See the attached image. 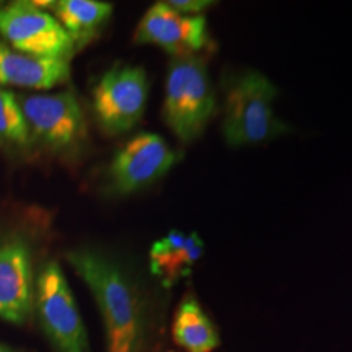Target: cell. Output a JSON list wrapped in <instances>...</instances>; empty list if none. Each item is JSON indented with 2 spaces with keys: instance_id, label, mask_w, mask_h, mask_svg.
Returning a JSON list of instances; mask_svg holds the SVG:
<instances>
[{
  "instance_id": "9a60e30c",
  "label": "cell",
  "mask_w": 352,
  "mask_h": 352,
  "mask_svg": "<svg viewBox=\"0 0 352 352\" xmlns=\"http://www.w3.org/2000/svg\"><path fill=\"white\" fill-rule=\"evenodd\" d=\"M0 144L25 148L32 144L16 95L0 87Z\"/></svg>"
},
{
  "instance_id": "5bb4252c",
  "label": "cell",
  "mask_w": 352,
  "mask_h": 352,
  "mask_svg": "<svg viewBox=\"0 0 352 352\" xmlns=\"http://www.w3.org/2000/svg\"><path fill=\"white\" fill-rule=\"evenodd\" d=\"M56 20L72 39L76 51L87 46L113 15V6L100 0H59L52 2Z\"/></svg>"
},
{
  "instance_id": "5b68a950",
  "label": "cell",
  "mask_w": 352,
  "mask_h": 352,
  "mask_svg": "<svg viewBox=\"0 0 352 352\" xmlns=\"http://www.w3.org/2000/svg\"><path fill=\"white\" fill-rule=\"evenodd\" d=\"M30 140L57 153L77 151L87 139V121L72 90L16 95Z\"/></svg>"
},
{
  "instance_id": "e0dca14e",
  "label": "cell",
  "mask_w": 352,
  "mask_h": 352,
  "mask_svg": "<svg viewBox=\"0 0 352 352\" xmlns=\"http://www.w3.org/2000/svg\"><path fill=\"white\" fill-rule=\"evenodd\" d=\"M0 352H15L12 349V347H8L7 344H3V342H0Z\"/></svg>"
},
{
  "instance_id": "ba28073f",
  "label": "cell",
  "mask_w": 352,
  "mask_h": 352,
  "mask_svg": "<svg viewBox=\"0 0 352 352\" xmlns=\"http://www.w3.org/2000/svg\"><path fill=\"white\" fill-rule=\"evenodd\" d=\"M179 153L153 132H140L114 153L107 170L109 191L127 196L148 188L179 162Z\"/></svg>"
},
{
  "instance_id": "9c48e42d",
  "label": "cell",
  "mask_w": 352,
  "mask_h": 352,
  "mask_svg": "<svg viewBox=\"0 0 352 352\" xmlns=\"http://www.w3.org/2000/svg\"><path fill=\"white\" fill-rule=\"evenodd\" d=\"M134 43L152 44L171 57L201 56L214 46L204 15H183L166 2L153 3L144 13L134 32Z\"/></svg>"
},
{
  "instance_id": "8992f818",
  "label": "cell",
  "mask_w": 352,
  "mask_h": 352,
  "mask_svg": "<svg viewBox=\"0 0 352 352\" xmlns=\"http://www.w3.org/2000/svg\"><path fill=\"white\" fill-rule=\"evenodd\" d=\"M147 74L138 65L114 64L94 88V114L108 135L126 134L142 120L148 100Z\"/></svg>"
},
{
  "instance_id": "52a82bcc",
  "label": "cell",
  "mask_w": 352,
  "mask_h": 352,
  "mask_svg": "<svg viewBox=\"0 0 352 352\" xmlns=\"http://www.w3.org/2000/svg\"><path fill=\"white\" fill-rule=\"evenodd\" d=\"M0 36L7 39L12 50L38 59L70 60L76 52L63 25L34 2H13L0 7Z\"/></svg>"
},
{
  "instance_id": "ac0fdd59",
  "label": "cell",
  "mask_w": 352,
  "mask_h": 352,
  "mask_svg": "<svg viewBox=\"0 0 352 352\" xmlns=\"http://www.w3.org/2000/svg\"><path fill=\"white\" fill-rule=\"evenodd\" d=\"M168 352H175V351H168Z\"/></svg>"
},
{
  "instance_id": "30bf717a",
  "label": "cell",
  "mask_w": 352,
  "mask_h": 352,
  "mask_svg": "<svg viewBox=\"0 0 352 352\" xmlns=\"http://www.w3.org/2000/svg\"><path fill=\"white\" fill-rule=\"evenodd\" d=\"M33 256L19 233L0 235V320L25 324L34 311Z\"/></svg>"
},
{
  "instance_id": "4fadbf2b",
  "label": "cell",
  "mask_w": 352,
  "mask_h": 352,
  "mask_svg": "<svg viewBox=\"0 0 352 352\" xmlns=\"http://www.w3.org/2000/svg\"><path fill=\"white\" fill-rule=\"evenodd\" d=\"M171 338L184 352H214L219 349V328L191 292L186 294L176 307Z\"/></svg>"
},
{
  "instance_id": "7c38bea8",
  "label": "cell",
  "mask_w": 352,
  "mask_h": 352,
  "mask_svg": "<svg viewBox=\"0 0 352 352\" xmlns=\"http://www.w3.org/2000/svg\"><path fill=\"white\" fill-rule=\"evenodd\" d=\"M69 78V60L38 59L0 43V87L51 90Z\"/></svg>"
},
{
  "instance_id": "2e32d148",
  "label": "cell",
  "mask_w": 352,
  "mask_h": 352,
  "mask_svg": "<svg viewBox=\"0 0 352 352\" xmlns=\"http://www.w3.org/2000/svg\"><path fill=\"white\" fill-rule=\"evenodd\" d=\"M166 3H168L173 10L189 16L202 15V12L209 10V8L214 6V2H210V0H170V2Z\"/></svg>"
},
{
  "instance_id": "3957f363",
  "label": "cell",
  "mask_w": 352,
  "mask_h": 352,
  "mask_svg": "<svg viewBox=\"0 0 352 352\" xmlns=\"http://www.w3.org/2000/svg\"><path fill=\"white\" fill-rule=\"evenodd\" d=\"M217 113V95L208 64L201 56L171 57L165 78L162 116L183 144L195 142L204 134Z\"/></svg>"
},
{
  "instance_id": "7a4b0ae2",
  "label": "cell",
  "mask_w": 352,
  "mask_h": 352,
  "mask_svg": "<svg viewBox=\"0 0 352 352\" xmlns=\"http://www.w3.org/2000/svg\"><path fill=\"white\" fill-rule=\"evenodd\" d=\"M277 90L258 70H245L232 77L223 98L222 134L230 147L258 145L289 132L277 118L274 100Z\"/></svg>"
},
{
  "instance_id": "8fae6325",
  "label": "cell",
  "mask_w": 352,
  "mask_h": 352,
  "mask_svg": "<svg viewBox=\"0 0 352 352\" xmlns=\"http://www.w3.org/2000/svg\"><path fill=\"white\" fill-rule=\"evenodd\" d=\"M204 256V241L197 232L170 230L157 240L148 253V270L162 287L170 290L191 274L192 267Z\"/></svg>"
},
{
  "instance_id": "277c9868",
  "label": "cell",
  "mask_w": 352,
  "mask_h": 352,
  "mask_svg": "<svg viewBox=\"0 0 352 352\" xmlns=\"http://www.w3.org/2000/svg\"><path fill=\"white\" fill-rule=\"evenodd\" d=\"M34 311L44 336L57 352H91L76 297L54 259L44 263L34 279Z\"/></svg>"
},
{
  "instance_id": "6da1fadb",
  "label": "cell",
  "mask_w": 352,
  "mask_h": 352,
  "mask_svg": "<svg viewBox=\"0 0 352 352\" xmlns=\"http://www.w3.org/2000/svg\"><path fill=\"white\" fill-rule=\"evenodd\" d=\"M65 259L95 298L107 352H155L164 310L157 290L104 250L80 246Z\"/></svg>"
}]
</instances>
